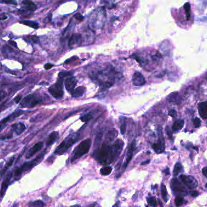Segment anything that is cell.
<instances>
[{
	"label": "cell",
	"mask_w": 207,
	"mask_h": 207,
	"mask_svg": "<svg viewBox=\"0 0 207 207\" xmlns=\"http://www.w3.org/2000/svg\"><path fill=\"white\" fill-rule=\"evenodd\" d=\"M111 142H112L106 140L100 148L94 151L93 157L99 163L103 165L112 163L122 153L124 146L122 140L118 139L113 144H110Z\"/></svg>",
	"instance_id": "cell-1"
},
{
	"label": "cell",
	"mask_w": 207,
	"mask_h": 207,
	"mask_svg": "<svg viewBox=\"0 0 207 207\" xmlns=\"http://www.w3.org/2000/svg\"><path fill=\"white\" fill-rule=\"evenodd\" d=\"M116 72L114 68L111 65L107 67L92 72L91 78L100 86L104 88H109L114 84Z\"/></svg>",
	"instance_id": "cell-2"
},
{
	"label": "cell",
	"mask_w": 207,
	"mask_h": 207,
	"mask_svg": "<svg viewBox=\"0 0 207 207\" xmlns=\"http://www.w3.org/2000/svg\"><path fill=\"white\" fill-rule=\"evenodd\" d=\"M80 135L78 133H73L69 135L55 150V155H60L64 154L71 146L80 139Z\"/></svg>",
	"instance_id": "cell-3"
},
{
	"label": "cell",
	"mask_w": 207,
	"mask_h": 207,
	"mask_svg": "<svg viewBox=\"0 0 207 207\" xmlns=\"http://www.w3.org/2000/svg\"><path fill=\"white\" fill-rule=\"evenodd\" d=\"M92 141L90 139H88L86 140H83L81 142L76 148L74 149L70 157V160L72 162L82 157V156L87 154L91 146Z\"/></svg>",
	"instance_id": "cell-4"
},
{
	"label": "cell",
	"mask_w": 207,
	"mask_h": 207,
	"mask_svg": "<svg viewBox=\"0 0 207 207\" xmlns=\"http://www.w3.org/2000/svg\"><path fill=\"white\" fill-rule=\"evenodd\" d=\"M46 153V151H43L42 153L38 155L37 157L34 159L33 160L29 161V162L24 163L23 165H21L20 167H19L15 171L14 173L15 176L16 177H18L19 176H21L23 173L26 172V171L32 169L35 166H36L38 163H39L40 161H42Z\"/></svg>",
	"instance_id": "cell-5"
},
{
	"label": "cell",
	"mask_w": 207,
	"mask_h": 207,
	"mask_svg": "<svg viewBox=\"0 0 207 207\" xmlns=\"http://www.w3.org/2000/svg\"><path fill=\"white\" fill-rule=\"evenodd\" d=\"M42 97L38 95L33 94H30L23 98L20 103V106L21 108H33L37 105L42 103Z\"/></svg>",
	"instance_id": "cell-6"
},
{
	"label": "cell",
	"mask_w": 207,
	"mask_h": 207,
	"mask_svg": "<svg viewBox=\"0 0 207 207\" xmlns=\"http://www.w3.org/2000/svg\"><path fill=\"white\" fill-rule=\"evenodd\" d=\"M48 91L55 98H62L63 95V86L62 79L59 78L57 82L48 88Z\"/></svg>",
	"instance_id": "cell-7"
},
{
	"label": "cell",
	"mask_w": 207,
	"mask_h": 207,
	"mask_svg": "<svg viewBox=\"0 0 207 207\" xmlns=\"http://www.w3.org/2000/svg\"><path fill=\"white\" fill-rule=\"evenodd\" d=\"M171 188H172L174 193H178V196H185L188 193L187 190L185 188V186L182 185L180 181L176 178H174L171 180Z\"/></svg>",
	"instance_id": "cell-8"
},
{
	"label": "cell",
	"mask_w": 207,
	"mask_h": 207,
	"mask_svg": "<svg viewBox=\"0 0 207 207\" xmlns=\"http://www.w3.org/2000/svg\"><path fill=\"white\" fill-rule=\"evenodd\" d=\"M179 179L190 189H194L198 185V182L192 176L180 175L179 176Z\"/></svg>",
	"instance_id": "cell-9"
},
{
	"label": "cell",
	"mask_w": 207,
	"mask_h": 207,
	"mask_svg": "<svg viewBox=\"0 0 207 207\" xmlns=\"http://www.w3.org/2000/svg\"><path fill=\"white\" fill-rule=\"evenodd\" d=\"M77 83V80L75 78V77H70L65 80V88L69 93L72 94L75 89V86H76Z\"/></svg>",
	"instance_id": "cell-10"
},
{
	"label": "cell",
	"mask_w": 207,
	"mask_h": 207,
	"mask_svg": "<svg viewBox=\"0 0 207 207\" xmlns=\"http://www.w3.org/2000/svg\"><path fill=\"white\" fill-rule=\"evenodd\" d=\"M133 83L136 86H142L146 83V80L140 72H135L133 77Z\"/></svg>",
	"instance_id": "cell-11"
},
{
	"label": "cell",
	"mask_w": 207,
	"mask_h": 207,
	"mask_svg": "<svg viewBox=\"0 0 207 207\" xmlns=\"http://www.w3.org/2000/svg\"><path fill=\"white\" fill-rule=\"evenodd\" d=\"M43 146V143L42 142H38L35 145H33L32 147L29 150L27 153L26 154V159H31L32 157H33L35 154L37 153L38 151L42 148Z\"/></svg>",
	"instance_id": "cell-12"
},
{
	"label": "cell",
	"mask_w": 207,
	"mask_h": 207,
	"mask_svg": "<svg viewBox=\"0 0 207 207\" xmlns=\"http://www.w3.org/2000/svg\"><path fill=\"white\" fill-rule=\"evenodd\" d=\"M23 113H24L23 111L19 110V109L16 111L15 112L11 114V115H9V116H7V117H6V118H4L3 120H2L1 122V125H3L4 124V123H7V122H11V121L13 120L14 119H15L16 118L18 117L19 116L21 115V114H23Z\"/></svg>",
	"instance_id": "cell-13"
},
{
	"label": "cell",
	"mask_w": 207,
	"mask_h": 207,
	"mask_svg": "<svg viewBox=\"0 0 207 207\" xmlns=\"http://www.w3.org/2000/svg\"><path fill=\"white\" fill-rule=\"evenodd\" d=\"M12 129L17 135H20L26 130V126L23 122L17 123L12 125Z\"/></svg>",
	"instance_id": "cell-14"
},
{
	"label": "cell",
	"mask_w": 207,
	"mask_h": 207,
	"mask_svg": "<svg viewBox=\"0 0 207 207\" xmlns=\"http://www.w3.org/2000/svg\"><path fill=\"white\" fill-rule=\"evenodd\" d=\"M82 42V36L80 34L75 33L72 35L71 37L69 38L68 44L70 47L77 46Z\"/></svg>",
	"instance_id": "cell-15"
},
{
	"label": "cell",
	"mask_w": 207,
	"mask_h": 207,
	"mask_svg": "<svg viewBox=\"0 0 207 207\" xmlns=\"http://www.w3.org/2000/svg\"><path fill=\"white\" fill-rule=\"evenodd\" d=\"M198 110L202 117L207 119V102H200L198 106Z\"/></svg>",
	"instance_id": "cell-16"
},
{
	"label": "cell",
	"mask_w": 207,
	"mask_h": 207,
	"mask_svg": "<svg viewBox=\"0 0 207 207\" xmlns=\"http://www.w3.org/2000/svg\"><path fill=\"white\" fill-rule=\"evenodd\" d=\"M153 148L156 153L160 154L161 153H163L165 150L164 140H159L157 143H155L153 144Z\"/></svg>",
	"instance_id": "cell-17"
},
{
	"label": "cell",
	"mask_w": 207,
	"mask_h": 207,
	"mask_svg": "<svg viewBox=\"0 0 207 207\" xmlns=\"http://www.w3.org/2000/svg\"><path fill=\"white\" fill-rule=\"evenodd\" d=\"M86 91V88L83 86H79L75 89L72 93V97L74 98H78L82 97Z\"/></svg>",
	"instance_id": "cell-18"
},
{
	"label": "cell",
	"mask_w": 207,
	"mask_h": 207,
	"mask_svg": "<svg viewBox=\"0 0 207 207\" xmlns=\"http://www.w3.org/2000/svg\"><path fill=\"white\" fill-rule=\"evenodd\" d=\"M184 120L183 119L177 120L174 123L172 127L173 131H174V133L178 132V131H180L184 127Z\"/></svg>",
	"instance_id": "cell-19"
},
{
	"label": "cell",
	"mask_w": 207,
	"mask_h": 207,
	"mask_svg": "<svg viewBox=\"0 0 207 207\" xmlns=\"http://www.w3.org/2000/svg\"><path fill=\"white\" fill-rule=\"evenodd\" d=\"M58 137V132H57V131H54V132H52L51 134L49 135L48 139L47 142H46L47 146H50L51 145H52L54 142H55V141L57 140Z\"/></svg>",
	"instance_id": "cell-20"
},
{
	"label": "cell",
	"mask_w": 207,
	"mask_h": 207,
	"mask_svg": "<svg viewBox=\"0 0 207 207\" xmlns=\"http://www.w3.org/2000/svg\"><path fill=\"white\" fill-rule=\"evenodd\" d=\"M168 100L171 103H179L180 102V97L178 92H173L169 95L168 97Z\"/></svg>",
	"instance_id": "cell-21"
},
{
	"label": "cell",
	"mask_w": 207,
	"mask_h": 207,
	"mask_svg": "<svg viewBox=\"0 0 207 207\" xmlns=\"http://www.w3.org/2000/svg\"><path fill=\"white\" fill-rule=\"evenodd\" d=\"M23 3L26 6L27 10L29 11H35L37 9L36 5L30 0H24Z\"/></svg>",
	"instance_id": "cell-22"
},
{
	"label": "cell",
	"mask_w": 207,
	"mask_h": 207,
	"mask_svg": "<svg viewBox=\"0 0 207 207\" xmlns=\"http://www.w3.org/2000/svg\"><path fill=\"white\" fill-rule=\"evenodd\" d=\"M112 170V167H111L109 166H107L101 168L100 170V173L101 175L102 176H108L111 173Z\"/></svg>",
	"instance_id": "cell-23"
},
{
	"label": "cell",
	"mask_w": 207,
	"mask_h": 207,
	"mask_svg": "<svg viewBox=\"0 0 207 207\" xmlns=\"http://www.w3.org/2000/svg\"><path fill=\"white\" fill-rule=\"evenodd\" d=\"M11 179V176H8L7 178L4 180V181L3 182V183L2 184L1 186V197L3 196V194L4 193V192L6 191V190L8 184L9 183V180Z\"/></svg>",
	"instance_id": "cell-24"
},
{
	"label": "cell",
	"mask_w": 207,
	"mask_h": 207,
	"mask_svg": "<svg viewBox=\"0 0 207 207\" xmlns=\"http://www.w3.org/2000/svg\"><path fill=\"white\" fill-rule=\"evenodd\" d=\"M182 169V166L181 163H179V162L177 163L175 165L174 168V170H173L174 176H178V175L181 172Z\"/></svg>",
	"instance_id": "cell-25"
},
{
	"label": "cell",
	"mask_w": 207,
	"mask_h": 207,
	"mask_svg": "<svg viewBox=\"0 0 207 207\" xmlns=\"http://www.w3.org/2000/svg\"><path fill=\"white\" fill-rule=\"evenodd\" d=\"M23 24H24V25H26V26H27L30 27L31 28H33V29H37L38 28V24L35 23L34 21H24L23 22H22Z\"/></svg>",
	"instance_id": "cell-26"
},
{
	"label": "cell",
	"mask_w": 207,
	"mask_h": 207,
	"mask_svg": "<svg viewBox=\"0 0 207 207\" xmlns=\"http://www.w3.org/2000/svg\"><path fill=\"white\" fill-rule=\"evenodd\" d=\"M184 202V198L182 196H178L175 199V205L177 206H180Z\"/></svg>",
	"instance_id": "cell-27"
},
{
	"label": "cell",
	"mask_w": 207,
	"mask_h": 207,
	"mask_svg": "<svg viewBox=\"0 0 207 207\" xmlns=\"http://www.w3.org/2000/svg\"><path fill=\"white\" fill-rule=\"evenodd\" d=\"M161 196L163 197L165 202L167 201V191H166V186L164 184H161Z\"/></svg>",
	"instance_id": "cell-28"
},
{
	"label": "cell",
	"mask_w": 207,
	"mask_h": 207,
	"mask_svg": "<svg viewBox=\"0 0 207 207\" xmlns=\"http://www.w3.org/2000/svg\"><path fill=\"white\" fill-rule=\"evenodd\" d=\"M93 118V115L91 113H88L86 115H83L82 117H80V120L82 121L83 122H87L88 121H89L90 119Z\"/></svg>",
	"instance_id": "cell-29"
},
{
	"label": "cell",
	"mask_w": 207,
	"mask_h": 207,
	"mask_svg": "<svg viewBox=\"0 0 207 207\" xmlns=\"http://www.w3.org/2000/svg\"><path fill=\"white\" fill-rule=\"evenodd\" d=\"M29 205L31 206H44V204L41 200H37L30 202L29 204Z\"/></svg>",
	"instance_id": "cell-30"
},
{
	"label": "cell",
	"mask_w": 207,
	"mask_h": 207,
	"mask_svg": "<svg viewBox=\"0 0 207 207\" xmlns=\"http://www.w3.org/2000/svg\"><path fill=\"white\" fill-rule=\"evenodd\" d=\"M72 75V72H68V71H62V72H60L59 74H58V77L59 78H63L66 77H68V76H70V75Z\"/></svg>",
	"instance_id": "cell-31"
},
{
	"label": "cell",
	"mask_w": 207,
	"mask_h": 207,
	"mask_svg": "<svg viewBox=\"0 0 207 207\" xmlns=\"http://www.w3.org/2000/svg\"><path fill=\"white\" fill-rule=\"evenodd\" d=\"M184 8L185 10V12L186 13V17H187V19H190V5L188 3H186L185 4Z\"/></svg>",
	"instance_id": "cell-32"
},
{
	"label": "cell",
	"mask_w": 207,
	"mask_h": 207,
	"mask_svg": "<svg viewBox=\"0 0 207 207\" xmlns=\"http://www.w3.org/2000/svg\"><path fill=\"white\" fill-rule=\"evenodd\" d=\"M147 201H148V203L151 206H155L156 205H157V204H156V200H155L154 197H151V198H149L147 199Z\"/></svg>",
	"instance_id": "cell-33"
},
{
	"label": "cell",
	"mask_w": 207,
	"mask_h": 207,
	"mask_svg": "<svg viewBox=\"0 0 207 207\" xmlns=\"http://www.w3.org/2000/svg\"><path fill=\"white\" fill-rule=\"evenodd\" d=\"M126 127H127V123L125 120H123V122L120 126V131L122 134H124L126 132Z\"/></svg>",
	"instance_id": "cell-34"
},
{
	"label": "cell",
	"mask_w": 207,
	"mask_h": 207,
	"mask_svg": "<svg viewBox=\"0 0 207 207\" xmlns=\"http://www.w3.org/2000/svg\"><path fill=\"white\" fill-rule=\"evenodd\" d=\"M193 123H194V125L196 128H199L200 126L201 121L199 118L196 117L193 120Z\"/></svg>",
	"instance_id": "cell-35"
},
{
	"label": "cell",
	"mask_w": 207,
	"mask_h": 207,
	"mask_svg": "<svg viewBox=\"0 0 207 207\" xmlns=\"http://www.w3.org/2000/svg\"><path fill=\"white\" fill-rule=\"evenodd\" d=\"M157 134H158V137H159V140H164L163 134H162V130H161V128L160 127H159L157 129Z\"/></svg>",
	"instance_id": "cell-36"
},
{
	"label": "cell",
	"mask_w": 207,
	"mask_h": 207,
	"mask_svg": "<svg viewBox=\"0 0 207 207\" xmlns=\"http://www.w3.org/2000/svg\"><path fill=\"white\" fill-rule=\"evenodd\" d=\"M13 161H14V157H12L11 160H10V161H9V162H8V163H7V166H6V167H5L4 168V171H3V172H2V175L3 174V173H4V171H6L7 169H8V168L9 167H10V166H11L12 165V163H13Z\"/></svg>",
	"instance_id": "cell-37"
},
{
	"label": "cell",
	"mask_w": 207,
	"mask_h": 207,
	"mask_svg": "<svg viewBox=\"0 0 207 207\" xmlns=\"http://www.w3.org/2000/svg\"><path fill=\"white\" fill-rule=\"evenodd\" d=\"M168 114L171 116V117H172L173 118L176 117V115H177V113L176 111L174 109H170L169 111L168 112Z\"/></svg>",
	"instance_id": "cell-38"
},
{
	"label": "cell",
	"mask_w": 207,
	"mask_h": 207,
	"mask_svg": "<svg viewBox=\"0 0 207 207\" xmlns=\"http://www.w3.org/2000/svg\"><path fill=\"white\" fill-rule=\"evenodd\" d=\"M166 133L167 134V135H168V137H169V139H172V133H171V131L169 129V127H166Z\"/></svg>",
	"instance_id": "cell-39"
},
{
	"label": "cell",
	"mask_w": 207,
	"mask_h": 207,
	"mask_svg": "<svg viewBox=\"0 0 207 207\" xmlns=\"http://www.w3.org/2000/svg\"><path fill=\"white\" fill-rule=\"evenodd\" d=\"M54 66V65L50 64V63H46V64L44 65V69L46 70H49L52 67Z\"/></svg>",
	"instance_id": "cell-40"
},
{
	"label": "cell",
	"mask_w": 207,
	"mask_h": 207,
	"mask_svg": "<svg viewBox=\"0 0 207 207\" xmlns=\"http://www.w3.org/2000/svg\"><path fill=\"white\" fill-rule=\"evenodd\" d=\"M21 98H22V96H21V95H17V97H16L15 98V99H14L15 102L17 103H18L20 102V101H21Z\"/></svg>",
	"instance_id": "cell-41"
},
{
	"label": "cell",
	"mask_w": 207,
	"mask_h": 207,
	"mask_svg": "<svg viewBox=\"0 0 207 207\" xmlns=\"http://www.w3.org/2000/svg\"><path fill=\"white\" fill-rule=\"evenodd\" d=\"M4 3H6L7 4H17L15 1H13V0H4Z\"/></svg>",
	"instance_id": "cell-42"
},
{
	"label": "cell",
	"mask_w": 207,
	"mask_h": 207,
	"mask_svg": "<svg viewBox=\"0 0 207 207\" xmlns=\"http://www.w3.org/2000/svg\"><path fill=\"white\" fill-rule=\"evenodd\" d=\"M191 194L192 196H193V197H197L198 196H199V194L198 191H191Z\"/></svg>",
	"instance_id": "cell-43"
},
{
	"label": "cell",
	"mask_w": 207,
	"mask_h": 207,
	"mask_svg": "<svg viewBox=\"0 0 207 207\" xmlns=\"http://www.w3.org/2000/svg\"><path fill=\"white\" fill-rule=\"evenodd\" d=\"M75 17L77 19H79V20H82V19H83V17H82V15H81V14H80V13H78V14L75 15Z\"/></svg>",
	"instance_id": "cell-44"
},
{
	"label": "cell",
	"mask_w": 207,
	"mask_h": 207,
	"mask_svg": "<svg viewBox=\"0 0 207 207\" xmlns=\"http://www.w3.org/2000/svg\"><path fill=\"white\" fill-rule=\"evenodd\" d=\"M202 173L204 175V176H205L207 178V167H204L202 169Z\"/></svg>",
	"instance_id": "cell-45"
},
{
	"label": "cell",
	"mask_w": 207,
	"mask_h": 207,
	"mask_svg": "<svg viewBox=\"0 0 207 207\" xmlns=\"http://www.w3.org/2000/svg\"><path fill=\"white\" fill-rule=\"evenodd\" d=\"M31 38H32V40L34 43H37L38 41V38L36 36H32Z\"/></svg>",
	"instance_id": "cell-46"
},
{
	"label": "cell",
	"mask_w": 207,
	"mask_h": 207,
	"mask_svg": "<svg viewBox=\"0 0 207 207\" xmlns=\"http://www.w3.org/2000/svg\"><path fill=\"white\" fill-rule=\"evenodd\" d=\"M163 172L166 174H169V169L168 168H166L163 171Z\"/></svg>",
	"instance_id": "cell-47"
},
{
	"label": "cell",
	"mask_w": 207,
	"mask_h": 207,
	"mask_svg": "<svg viewBox=\"0 0 207 207\" xmlns=\"http://www.w3.org/2000/svg\"><path fill=\"white\" fill-rule=\"evenodd\" d=\"M149 162H150V160H146V161H143V162H142L141 165H145L148 164Z\"/></svg>",
	"instance_id": "cell-48"
},
{
	"label": "cell",
	"mask_w": 207,
	"mask_h": 207,
	"mask_svg": "<svg viewBox=\"0 0 207 207\" xmlns=\"http://www.w3.org/2000/svg\"><path fill=\"white\" fill-rule=\"evenodd\" d=\"M9 43H10V44H11L12 45H13V46H15L16 48L17 47V43H16L15 42H13V41H11V42H9Z\"/></svg>",
	"instance_id": "cell-49"
}]
</instances>
